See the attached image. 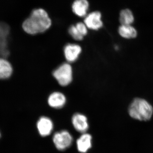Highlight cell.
<instances>
[{
	"label": "cell",
	"instance_id": "obj_13",
	"mask_svg": "<svg viewBox=\"0 0 153 153\" xmlns=\"http://www.w3.org/2000/svg\"><path fill=\"white\" fill-rule=\"evenodd\" d=\"M13 73V67L10 62L3 58H0V79L9 78Z\"/></svg>",
	"mask_w": 153,
	"mask_h": 153
},
{
	"label": "cell",
	"instance_id": "obj_8",
	"mask_svg": "<svg viewBox=\"0 0 153 153\" xmlns=\"http://www.w3.org/2000/svg\"><path fill=\"white\" fill-rule=\"evenodd\" d=\"M72 124L77 131L85 133L88 128L87 119L84 115L76 113L72 118Z\"/></svg>",
	"mask_w": 153,
	"mask_h": 153
},
{
	"label": "cell",
	"instance_id": "obj_7",
	"mask_svg": "<svg viewBox=\"0 0 153 153\" xmlns=\"http://www.w3.org/2000/svg\"><path fill=\"white\" fill-rule=\"evenodd\" d=\"M37 126L39 134L43 137L49 135L53 128L52 121L46 117L40 118L37 122Z\"/></svg>",
	"mask_w": 153,
	"mask_h": 153
},
{
	"label": "cell",
	"instance_id": "obj_10",
	"mask_svg": "<svg viewBox=\"0 0 153 153\" xmlns=\"http://www.w3.org/2000/svg\"><path fill=\"white\" fill-rule=\"evenodd\" d=\"M48 102L49 105L53 108H61L66 103V97L61 92H54L49 95Z\"/></svg>",
	"mask_w": 153,
	"mask_h": 153
},
{
	"label": "cell",
	"instance_id": "obj_17",
	"mask_svg": "<svg viewBox=\"0 0 153 153\" xmlns=\"http://www.w3.org/2000/svg\"><path fill=\"white\" fill-rule=\"evenodd\" d=\"M1 137V132H0V137Z\"/></svg>",
	"mask_w": 153,
	"mask_h": 153
},
{
	"label": "cell",
	"instance_id": "obj_3",
	"mask_svg": "<svg viewBox=\"0 0 153 153\" xmlns=\"http://www.w3.org/2000/svg\"><path fill=\"white\" fill-rule=\"evenodd\" d=\"M53 75L61 86L68 85L72 81V67L69 63H63L53 71Z\"/></svg>",
	"mask_w": 153,
	"mask_h": 153
},
{
	"label": "cell",
	"instance_id": "obj_12",
	"mask_svg": "<svg viewBox=\"0 0 153 153\" xmlns=\"http://www.w3.org/2000/svg\"><path fill=\"white\" fill-rule=\"evenodd\" d=\"M118 32L122 37L126 39L135 38L137 35L136 30L131 25H121Z\"/></svg>",
	"mask_w": 153,
	"mask_h": 153
},
{
	"label": "cell",
	"instance_id": "obj_11",
	"mask_svg": "<svg viewBox=\"0 0 153 153\" xmlns=\"http://www.w3.org/2000/svg\"><path fill=\"white\" fill-rule=\"evenodd\" d=\"M92 137L88 134L84 133L76 141L77 149L80 152L85 153L91 147Z\"/></svg>",
	"mask_w": 153,
	"mask_h": 153
},
{
	"label": "cell",
	"instance_id": "obj_9",
	"mask_svg": "<svg viewBox=\"0 0 153 153\" xmlns=\"http://www.w3.org/2000/svg\"><path fill=\"white\" fill-rule=\"evenodd\" d=\"M89 7V3L87 0H75L71 6L74 13L80 17H85L87 16Z\"/></svg>",
	"mask_w": 153,
	"mask_h": 153
},
{
	"label": "cell",
	"instance_id": "obj_14",
	"mask_svg": "<svg viewBox=\"0 0 153 153\" xmlns=\"http://www.w3.org/2000/svg\"><path fill=\"white\" fill-rule=\"evenodd\" d=\"M119 21L121 25H131L134 21L132 12L129 9H124L120 14Z\"/></svg>",
	"mask_w": 153,
	"mask_h": 153
},
{
	"label": "cell",
	"instance_id": "obj_5",
	"mask_svg": "<svg viewBox=\"0 0 153 153\" xmlns=\"http://www.w3.org/2000/svg\"><path fill=\"white\" fill-rule=\"evenodd\" d=\"M84 23L88 29L94 30H99L102 27L101 13L94 11L87 15L85 17Z\"/></svg>",
	"mask_w": 153,
	"mask_h": 153
},
{
	"label": "cell",
	"instance_id": "obj_1",
	"mask_svg": "<svg viewBox=\"0 0 153 153\" xmlns=\"http://www.w3.org/2000/svg\"><path fill=\"white\" fill-rule=\"evenodd\" d=\"M52 25V20L48 13L42 8L33 10L25 19L22 27L28 34L35 35L46 32Z\"/></svg>",
	"mask_w": 153,
	"mask_h": 153
},
{
	"label": "cell",
	"instance_id": "obj_16",
	"mask_svg": "<svg viewBox=\"0 0 153 153\" xmlns=\"http://www.w3.org/2000/svg\"><path fill=\"white\" fill-rule=\"evenodd\" d=\"M76 28L82 36H86L88 33V28L84 23L79 22L75 25Z\"/></svg>",
	"mask_w": 153,
	"mask_h": 153
},
{
	"label": "cell",
	"instance_id": "obj_15",
	"mask_svg": "<svg viewBox=\"0 0 153 153\" xmlns=\"http://www.w3.org/2000/svg\"><path fill=\"white\" fill-rule=\"evenodd\" d=\"M68 33L74 40L76 41H81L84 37L79 33L75 25H72L69 28Z\"/></svg>",
	"mask_w": 153,
	"mask_h": 153
},
{
	"label": "cell",
	"instance_id": "obj_2",
	"mask_svg": "<svg viewBox=\"0 0 153 153\" xmlns=\"http://www.w3.org/2000/svg\"><path fill=\"white\" fill-rule=\"evenodd\" d=\"M128 112L129 115L134 119L146 121L150 120L152 116L153 108L143 99L136 98L130 104Z\"/></svg>",
	"mask_w": 153,
	"mask_h": 153
},
{
	"label": "cell",
	"instance_id": "obj_4",
	"mask_svg": "<svg viewBox=\"0 0 153 153\" xmlns=\"http://www.w3.org/2000/svg\"><path fill=\"white\" fill-rule=\"evenodd\" d=\"M72 137L67 131L57 132L53 137V142L55 147L60 151L64 150L69 147L72 143Z\"/></svg>",
	"mask_w": 153,
	"mask_h": 153
},
{
	"label": "cell",
	"instance_id": "obj_6",
	"mask_svg": "<svg viewBox=\"0 0 153 153\" xmlns=\"http://www.w3.org/2000/svg\"><path fill=\"white\" fill-rule=\"evenodd\" d=\"M81 47L76 44H68L64 47V53L65 58L69 63H72L76 61L80 53Z\"/></svg>",
	"mask_w": 153,
	"mask_h": 153
}]
</instances>
